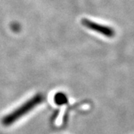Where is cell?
<instances>
[{"label": "cell", "instance_id": "1", "mask_svg": "<svg viewBox=\"0 0 134 134\" xmlns=\"http://www.w3.org/2000/svg\"><path fill=\"white\" fill-rule=\"evenodd\" d=\"M44 100V96L41 93H38L37 95L31 98L30 99L26 100L18 108L10 113L9 114L4 116L2 119V124L5 126H10L14 122L17 121L19 119L28 114L32 110H34L37 106L40 105Z\"/></svg>", "mask_w": 134, "mask_h": 134}, {"label": "cell", "instance_id": "2", "mask_svg": "<svg viewBox=\"0 0 134 134\" xmlns=\"http://www.w3.org/2000/svg\"><path fill=\"white\" fill-rule=\"evenodd\" d=\"M81 23L83 26L91 29L92 31H95L98 33L101 34L107 37H113L115 35L114 30L108 26L98 24L95 22H92L91 20L87 19H83L81 20Z\"/></svg>", "mask_w": 134, "mask_h": 134}, {"label": "cell", "instance_id": "3", "mask_svg": "<svg viewBox=\"0 0 134 134\" xmlns=\"http://www.w3.org/2000/svg\"><path fill=\"white\" fill-rule=\"evenodd\" d=\"M54 100L58 105H64L68 103V97L63 92H58L54 96Z\"/></svg>", "mask_w": 134, "mask_h": 134}]
</instances>
